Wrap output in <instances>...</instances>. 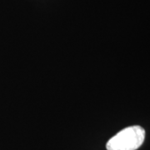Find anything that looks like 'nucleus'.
Masks as SVG:
<instances>
[{
  "label": "nucleus",
  "mask_w": 150,
  "mask_h": 150,
  "mask_svg": "<svg viewBox=\"0 0 150 150\" xmlns=\"http://www.w3.org/2000/svg\"><path fill=\"white\" fill-rule=\"evenodd\" d=\"M145 130L141 126L127 127L108 141L107 150H137L144 144Z\"/></svg>",
  "instance_id": "obj_1"
}]
</instances>
